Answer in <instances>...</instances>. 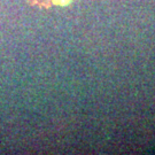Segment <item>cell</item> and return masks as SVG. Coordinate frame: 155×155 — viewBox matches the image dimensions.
<instances>
[{"mask_svg": "<svg viewBox=\"0 0 155 155\" xmlns=\"http://www.w3.org/2000/svg\"><path fill=\"white\" fill-rule=\"evenodd\" d=\"M31 6L41 9H48L51 7L55 6H67L71 2L72 0H28Z\"/></svg>", "mask_w": 155, "mask_h": 155, "instance_id": "cell-1", "label": "cell"}]
</instances>
